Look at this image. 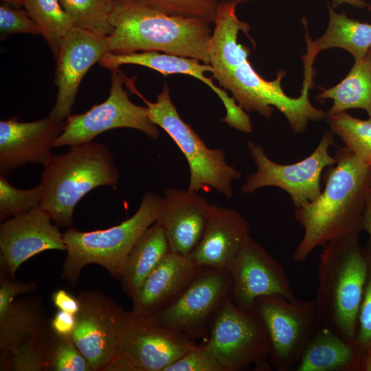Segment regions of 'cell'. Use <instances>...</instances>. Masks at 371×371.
Segmentation results:
<instances>
[{
	"label": "cell",
	"mask_w": 371,
	"mask_h": 371,
	"mask_svg": "<svg viewBox=\"0 0 371 371\" xmlns=\"http://www.w3.org/2000/svg\"><path fill=\"white\" fill-rule=\"evenodd\" d=\"M237 4L220 1L209 42L210 65L213 68L212 78L229 90L245 111L256 112L270 118L273 106L287 119L295 133H303L309 121L326 118V113L312 105L309 89L313 87L314 69L304 65V79L300 96L291 98L281 87L284 71H280L273 80L263 78L249 61V49L238 43V33H248L250 25L238 19Z\"/></svg>",
	"instance_id": "cell-1"
},
{
	"label": "cell",
	"mask_w": 371,
	"mask_h": 371,
	"mask_svg": "<svg viewBox=\"0 0 371 371\" xmlns=\"http://www.w3.org/2000/svg\"><path fill=\"white\" fill-rule=\"evenodd\" d=\"M337 163L324 174L325 189L313 202L295 208L294 216L304 228V236L293 254L303 262L317 247L338 237L360 232L370 191V166L346 147H339Z\"/></svg>",
	"instance_id": "cell-2"
},
{
	"label": "cell",
	"mask_w": 371,
	"mask_h": 371,
	"mask_svg": "<svg viewBox=\"0 0 371 371\" xmlns=\"http://www.w3.org/2000/svg\"><path fill=\"white\" fill-rule=\"evenodd\" d=\"M211 23L174 15L133 0H117L106 36L108 52L155 51L198 59L210 65Z\"/></svg>",
	"instance_id": "cell-3"
},
{
	"label": "cell",
	"mask_w": 371,
	"mask_h": 371,
	"mask_svg": "<svg viewBox=\"0 0 371 371\" xmlns=\"http://www.w3.org/2000/svg\"><path fill=\"white\" fill-rule=\"evenodd\" d=\"M359 232L328 242L319 255L316 303L318 326L355 344L368 271V248Z\"/></svg>",
	"instance_id": "cell-4"
},
{
	"label": "cell",
	"mask_w": 371,
	"mask_h": 371,
	"mask_svg": "<svg viewBox=\"0 0 371 371\" xmlns=\"http://www.w3.org/2000/svg\"><path fill=\"white\" fill-rule=\"evenodd\" d=\"M52 155L44 165L40 183L41 208L58 225L71 227L77 203L93 189L117 183L119 170L109 149L96 142L70 146Z\"/></svg>",
	"instance_id": "cell-5"
},
{
	"label": "cell",
	"mask_w": 371,
	"mask_h": 371,
	"mask_svg": "<svg viewBox=\"0 0 371 371\" xmlns=\"http://www.w3.org/2000/svg\"><path fill=\"white\" fill-rule=\"evenodd\" d=\"M162 196L146 192L137 212L121 223L106 229L81 232L70 228L64 234L67 256L62 277L75 286L82 269L89 264L104 267L120 280L126 258L143 233L157 219Z\"/></svg>",
	"instance_id": "cell-6"
},
{
	"label": "cell",
	"mask_w": 371,
	"mask_h": 371,
	"mask_svg": "<svg viewBox=\"0 0 371 371\" xmlns=\"http://www.w3.org/2000/svg\"><path fill=\"white\" fill-rule=\"evenodd\" d=\"M124 84L131 93L138 95L145 103L150 120L163 128L177 144L190 168L188 189L193 192L212 188L229 199L234 194L232 182L241 172L226 162L222 148H210L193 128L184 122L172 103L166 84L152 102L146 99L135 87V77L123 74Z\"/></svg>",
	"instance_id": "cell-7"
},
{
	"label": "cell",
	"mask_w": 371,
	"mask_h": 371,
	"mask_svg": "<svg viewBox=\"0 0 371 371\" xmlns=\"http://www.w3.org/2000/svg\"><path fill=\"white\" fill-rule=\"evenodd\" d=\"M334 144V133L326 131L309 156L294 164H280L270 159L258 143L249 141L247 149L256 166V171L246 178L240 192L249 194L261 188L273 186L290 195L295 208L313 202L322 193V171L337 163L336 159L328 153Z\"/></svg>",
	"instance_id": "cell-8"
},
{
	"label": "cell",
	"mask_w": 371,
	"mask_h": 371,
	"mask_svg": "<svg viewBox=\"0 0 371 371\" xmlns=\"http://www.w3.org/2000/svg\"><path fill=\"white\" fill-rule=\"evenodd\" d=\"M253 310L261 318L271 344L269 359L279 371L295 369L318 328L316 303L280 295L258 298Z\"/></svg>",
	"instance_id": "cell-9"
},
{
	"label": "cell",
	"mask_w": 371,
	"mask_h": 371,
	"mask_svg": "<svg viewBox=\"0 0 371 371\" xmlns=\"http://www.w3.org/2000/svg\"><path fill=\"white\" fill-rule=\"evenodd\" d=\"M223 371H237L269 359L265 326L254 311L240 309L227 297L212 319L206 344Z\"/></svg>",
	"instance_id": "cell-10"
},
{
	"label": "cell",
	"mask_w": 371,
	"mask_h": 371,
	"mask_svg": "<svg viewBox=\"0 0 371 371\" xmlns=\"http://www.w3.org/2000/svg\"><path fill=\"white\" fill-rule=\"evenodd\" d=\"M71 340L93 371L111 370L122 350L126 311L98 291H82Z\"/></svg>",
	"instance_id": "cell-11"
},
{
	"label": "cell",
	"mask_w": 371,
	"mask_h": 371,
	"mask_svg": "<svg viewBox=\"0 0 371 371\" xmlns=\"http://www.w3.org/2000/svg\"><path fill=\"white\" fill-rule=\"evenodd\" d=\"M111 79L108 98L83 113L70 115L54 148L89 143L100 134L118 128H133L153 139L159 137V131L150 120L146 106H138L129 99L123 87L122 71H112Z\"/></svg>",
	"instance_id": "cell-12"
},
{
	"label": "cell",
	"mask_w": 371,
	"mask_h": 371,
	"mask_svg": "<svg viewBox=\"0 0 371 371\" xmlns=\"http://www.w3.org/2000/svg\"><path fill=\"white\" fill-rule=\"evenodd\" d=\"M196 344L152 315L126 312L121 356L111 370L164 371Z\"/></svg>",
	"instance_id": "cell-13"
},
{
	"label": "cell",
	"mask_w": 371,
	"mask_h": 371,
	"mask_svg": "<svg viewBox=\"0 0 371 371\" xmlns=\"http://www.w3.org/2000/svg\"><path fill=\"white\" fill-rule=\"evenodd\" d=\"M232 279L228 269L199 267L184 290L168 305L152 315L159 322L191 338L202 337L225 300Z\"/></svg>",
	"instance_id": "cell-14"
},
{
	"label": "cell",
	"mask_w": 371,
	"mask_h": 371,
	"mask_svg": "<svg viewBox=\"0 0 371 371\" xmlns=\"http://www.w3.org/2000/svg\"><path fill=\"white\" fill-rule=\"evenodd\" d=\"M229 270L232 279L229 297L240 309L252 311L256 300L264 296L280 295L291 301L297 300L283 267L251 237Z\"/></svg>",
	"instance_id": "cell-15"
},
{
	"label": "cell",
	"mask_w": 371,
	"mask_h": 371,
	"mask_svg": "<svg viewBox=\"0 0 371 371\" xmlns=\"http://www.w3.org/2000/svg\"><path fill=\"white\" fill-rule=\"evenodd\" d=\"M52 221L46 211L38 208L1 224V269L6 275L3 277L14 279L24 262L41 252L66 251L63 234Z\"/></svg>",
	"instance_id": "cell-16"
},
{
	"label": "cell",
	"mask_w": 371,
	"mask_h": 371,
	"mask_svg": "<svg viewBox=\"0 0 371 371\" xmlns=\"http://www.w3.org/2000/svg\"><path fill=\"white\" fill-rule=\"evenodd\" d=\"M107 36L73 27L64 38L55 74L58 93L49 115L57 122H64L71 115L79 85L91 67L108 52Z\"/></svg>",
	"instance_id": "cell-17"
},
{
	"label": "cell",
	"mask_w": 371,
	"mask_h": 371,
	"mask_svg": "<svg viewBox=\"0 0 371 371\" xmlns=\"http://www.w3.org/2000/svg\"><path fill=\"white\" fill-rule=\"evenodd\" d=\"M98 63L111 71L119 69L122 65L131 64L152 69L164 76L185 74L194 77L207 85L222 101L226 110V115L221 121L243 133L249 132L252 128L249 116L236 103V100L216 86L213 82V78L205 76V72H213L212 66L198 59L155 51L123 54L106 52Z\"/></svg>",
	"instance_id": "cell-18"
},
{
	"label": "cell",
	"mask_w": 371,
	"mask_h": 371,
	"mask_svg": "<svg viewBox=\"0 0 371 371\" xmlns=\"http://www.w3.org/2000/svg\"><path fill=\"white\" fill-rule=\"evenodd\" d=\"M65 121L49 116L22 122L16 117L0 122V173L5 176L30 163L43 166L48 161L55 139L63 132Z\"/></svg>",
	"instance_id": "cell-19"
},
{
	"label": "cell",
	"mask_w": 371,
	"mask_h": 371,
	"mask_svg": "<svg viewBox=\"0 0 371 371\" xmlns=\"http://www.w3.org/2000/svg\"><path fill=\"white\" fill-rule=\"evenodd\" d=\"M209 207L197 192L164 190L155 222L162 227L170 251L190 256L203 236Z\"/></svg>",
	"instance_id": "cell-20"
},
{
	"label": "cell",
	"mask_w": 371,
	"mask_h": 371,
	"mask_svg": "<svg viewBox=\"0 0 371 371\" xmlns=\"http://www.w3.org/2000/svg\"><path fill=\"white\" fill-rule=\"evenodd\" d=\"M249 233V223L237 210L210 204L203 236L188 258L198 267L229 269Z\"/></svg>",
	"instance_id": "cell-21"
},
{
	"label": "cell",
	"mask_w": 371,
	"mask_h": 371,
	"mask_svg": "<svg viewBox=\"0 0 371 371\" xmlns=\"http://www.w3.org/2000/svg\"><path fill=\"white\" fill-rule=\"evenodd\" d=\"M199 269L188 257L170 251L133 297L131 311L138 315H155L184 290Z\"/></svg>",
	"instance_id": "cell-22"
},
{
	"label": "cell",
	"mask_w": 371,
	"mask_h": 371,
	"mask_svg": "<svg viewBox=\"0 0 371 371\" xmlns=\"http://www.w3.org/2000/svg\"><path fill=\"white\" fill-rule=\"evenodd\" d=\"M366 354L328 327L318 326L295 371L362 370Z\"/></svg>",
	"instance_id": "cell-23"
},
{
	"label": "cell",
	"mask_w": 371,
	"mask_h": 371,
	"mask_svg": "<svg viewBox=\"0 0 371 371\" xmlns=\"http://www.w3.org/2000/svg\"><path fill=\"white\" fill-rule=\"evenodd\" d=\"M45 309L40 296L15 299L0 310V350L12 355L25 340L47 325Z\"/></svg>",
	"instance_id": "cell-24"
},
{
	"label": "cell",
	"mask_w": 371,
	"mask_h": 371,
	"mask_svg": "<svg viewBox=\"0 0 371 371\" xmlns=\"http://www.w3.org/2000/svg\"><path fill=\"white\" fill-rule=\"evenodd\" d=\"M170 251L162 227L155 222L139 237L124 265L121 282L131 299L146 277Z\"/></svg>",
	"instance_id": "cell-25"
},
{
	"label": "cell",
	"mask_w": 371,
	"mask_h": 371,
	"mask_svg": "<svg viewBox=\"0 0 371 371\" xmlns=\"http://www.w3.org/2000/svg\"><path fill=\"white\" fill-rule=\"evenodd\" d=\"M332 99L333 104L326 117L348 109H361L371 118V49L363 58L356 59L347 76L337 85L323 89L316 99Z\"/></svg>",
	"instance_id": "cell-26"
},
{
	"label": "cell",
	"mask_w": 371,
	"mask_h": 371,
	"mask_svg": "<svg viewBox=\"0 0 371 371\" xmlns=\"http://www.w3.org/2000/svg\"><path fill=\"white\" fill-rule=\"evenodd\" d=\"M329 22L324 34L313 41L319 52L333 47L344 49L355 60L364 57L371 49V24L337 13L328 4Z\"/></svg>",
	"instance_id": "cell-27"
},
{
	"label": "cell",
	"mask_w": 371,
	"mask_h": 371,
	"mask_svg": "<svg viewBox=\"0 0 371 371\" xmlns=\"http://www.w3.org/2000/svg\"><path fill=\"white\" fill-rule=\"evenodd\" d=\"M23 7L56 59L64 38L74 27L71 19L59 0H25Z\"/></svg>",
	"instance_id": "cell-28"
},
{
	"label": "cell",
	"mask_w": 371,
	"mask_h": 371,
	"mask_svg": "<svg viewBox=\"0 0 371 371\" xmlns=\"http://www.w3.org/2000/svg\"><path fill=\"white\" fill-rule=\"evenodd\" d=\"M74 27L102 36L112 31L111 19L117 0H59Z\"/></svg>",
	"instance_id": "cell-29"
},
{
	"label": "cell",
	"mask_w": 371,
	"mask_h": 371,
	"mask_svg": "<svg viewBox=\"0 0 371 371\" xmlns=\"http://www.w3.org/2000/svg\"><path fill=\"white\" fill-rule=\"evenodd\" d=\"M330 131L357 157L371 166V118L361 120L346 111L326 117Z\"/></svg>",
	"instance_id": "cell-30"
},
{
	"label": "cell",
	"mask_w": 371,
	"mask_h": 371,
	"mask_svg": "<svg viewBox=\"0 0 371 371\" xmlns=\"http://www.w3.org/2000/svg\"><path fill=\"white\" fill-rule=\"evenodd\" d=\"M45 371H93L71 337L58 336L46 328L45 339Z\"/></svg>",
	"instance_id": "cell-31"
},
{
	"label": "cell",
	"mask_w": 371,
	"mask_h": 371,
	"mask_svg": "<svg viewBox=\"0 0 371 371\" xmlns=\"http://www.w3.org/2000/svg\"><path fill=\"white\" fill-rule=\"evenodd\" d=\"M42 200L39 185L31 189H19L0 176V219L4 220L41 208Z\"/></svg>",
	"instance_id": "cell-32"
},
{
	"label": "cell",
	"mask_w": 371,
	"mask_h": 371,
	"mask_svg": "<svg viewBox=\"0 0 371 371\" xmlns=\"http://www.w3.org/2000/svg\"><path fill=\"white\" fill-rule=\"evenodd\" d=\"M166 13L196 17L214 23L220 0H133Z\"/></svg>",
	"instance_id": "cell-33"
},
{
	"label": "cell",
	"mask_w": 371,
	"mask_h": 371,
	"mask_svg": "<svg viewBox=\"0 0 371 371\" xmlns=\"http://www.w3.org/2000/svg\"><path fill=\"white\" fill-rule=\"evenodd\" d=\"M48 324L13 351L10 370L45 371V339Z\"/></svg>",
	"instance_id": "cell-34"
},
{
	"label": "cell",
	"mask_w": 371,
	"mask_h": 371,
	"mask_svg": "<svg viewBox=\"0 0 371 371\" xmlns=\"http://www.w3.org/2000/svg\"><path fill=\"white\" fill-rule=\"evenodd\" d=\"M164 371H223L222 367L205 344L196 345Z\"/></svg>",
	"instance_id": "cell-35"
},
{
	"label": "cell",
	"mask_w": 371,
	"mask_h": 371,
	"mask_svg": "<svg viewBox=\"0 0 371 371\" xmlns=\"http://www.w3.org/2000/svg\"><path fill=\"white\" fill-rule=\"evenodd\" d=\"M367 248L368 271L355 340V344L365 354L371 350V246Z\"/></svg>",
	"instance_id": "cell-36"
},
{
	"label": "cell",
	"mask_w": 371,
	"mask_h": 371,
	"mask_svg": "<svg viewBox=\"0 0 371 371\" xmlns=\"http://www.w3.org/2000/svg\"><path fill=\"white\" fill-rule=\"evenodd\" d=\"M16 33L40 34L25 10L12 8L6 4L0 6V37L3 41Z\"/></svg>",
	"instance_id": "cell-37"
},
{
	"label": "cell",
	"mask_w": 371,
	"mask_h": 371,
	"mask_svg": "<svg viewBox=\"0 0 371 371\" xmlns=\"http://www.w3.org/2000/svg\"><path fill=\"white\" fill-rule=\"evenodd\" d=\"M37 284L32 281H15L3 277L0 282V310L6 308L19 295L34 292Z\"/></svg>",
	"instance_id": "cell-38"
},
{
	"label": "cell",
	"mask_w": 371,
	"mask_h": 371,
	"mask_svg": "<svg viewBox=\"0 0 371 371\" xmlns=\"http://www.w3.org/2000/svg\"><path fill=\"white\" fill-rule=\"evenodd\" d=\"M76 324V315L58 310L49 322L51 330L57 335L71 337Z\"/></svg>",
	"instance_id": "cell-39"
},
{
	"label": "cell",
	"mask_w": 371,
	"mask_h": 371,
	"mask_svg": "<svg viewBox=\"0 0 371 371\" xmlns=\"http://www.w3.org/2000/svg\"><path fill=\"white\" fill-rule=\"evenodd\" d=\"M52 300L58 310L74 315H76L80 309V302L78 297H74L63 289H57L53 292Z\"/></svg>",
	"instance_id": "cell-40"
},
{
	"label": "cell",
	"mask_w": 371,
	"mask_h": 371,
	"mask_svg": "<svg viewBox=\"0 0 371 371\" xmlns=\"http://www.w3.org/2000/svg\"><path fill=\"white\" fill-rule=\"evenodd\" d=\"M362 230L366 231L370 237V245L371 246V189L367 199L361 223Z\"/></svg>",
	"instance_id": "cell-41"
},
{
	"label": "cell",
	"mask_w": 371,
	"mask_h": 371,
	"mask_svg": "<svg viewBox=\"0 0 371 371\" xmlns=\"http://www.w3.org/2000/svg\"><path fill=\"white\" fill-rule=\"evenodd\" d=\"M334 3L336 5H340L342 3H348L354 7L359 8H363L364 7L368 6L366 2L361 0H333Z\"/></svg>",
	"instance_id": "cell-42"
},
{
	"label": "cell",
	"mask_w": 371,
	"mask_h": 371,
	"mask_svg": "<svg viewBox=\"0 0 371 371\" xmlns=\"http://www.w3.org/2000/svg\"><path fill=\"white\" fill-rule=\"evenodd\" d=\"M362 370L371 371V350L367 352L365 355Z\"/></svg>",
	"instance_id": "cell-43"
},
{
	"label": "cell",
	"mask_w": 371,
	"mask_h": 371,
	"mask_svg": "<svg viewBox=\"0 0 371 371\" xmlns=\"http://www.w3.org/2000/svg\"><path fill=\"white\" fill-rule=\"evenodd\" d=\"M7 4H10L16 7L23 6L25 0H1Z\"/></svg>",
	"instance_id": "cell-44"
},
{
	"label": "cell",
	"mask_w": 371,
	"mask_h": 371,
	"mask_svg": "<svg viewBox=\"0 0 371 371\" xmlns=\"http://www.w3.org/2000/svg\"><path fill=\"white\" fill-rule=\"evenodd\" d=\"M250 0H220V1L235 3L237 5L240 3H247Z\"/></svg>",
	"instance_id": "cell-45"
},
{
	"label": "cell",
	"mask_w": 371,
	"mask_h": 371,
	"mask_svg": "<svg viewBox=\"0 0 371 371\" xmlns=\"http://www.w3.org/2000/svg\"><path fill=\"white\" fill-rule=\"evenodd\" d=\"M368 9H369L370 10H371V4H370V5H368Z\"/></svg>",
	"instance_id": "cell-46"
},
{
	"label": "cell",
	"mask_w": 371,
	"mask_h": 371,
	"mask_svg": "<svg viewBox=\"0 0 371 371\" xmlns=\"http://www.w3.org/2000/svg\"><path fill=\"white\" fill-rule=\"evenodd\" d=\"M370 170H371V166H370ZM370 189H371V177H370Z\"/></svg>",
	"instance_id": "cell-47"
}]
</instances>
